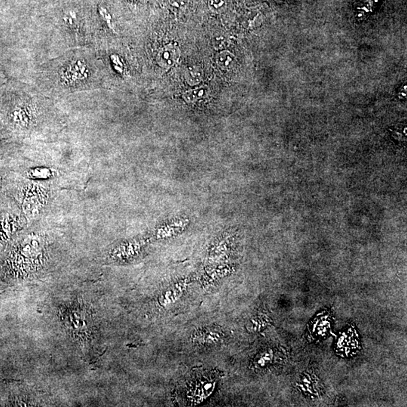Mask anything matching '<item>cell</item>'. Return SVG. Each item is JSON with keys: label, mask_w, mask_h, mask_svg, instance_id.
<instances>
[{"label": "cell", "mask_w": 407, "mask_h": 407, "mask_svg": "<svg viewBox=\"0 0 407 407\" xmlns=\"http://www.w3.org/2000/svg\"><path fill=\"white\" fill-rule=\"evenodd\" d=\"M46 200L45 192L41 187L32 185L29 187L25 195L23 202V211L28 216H34L39 213Z\"/></svg>", "instance_id": "obj_1"}, {"label": "cell", "mask_w": 407, "mask_h": 407, "mask_svg": "<svg viewBox=\"0 0 407 407\" xmlns=\"http://www.w3.org/2000/svg\"><path fill=\"white\" fill-rule=\"evenodd\" d=\"M181 57V51L178 45L170 43L165 45L158 53L156 61L161 67L169 69L175 66Z\"/></svg>", "instance_id": "obj_2"}, {"label": "cell", "mask_w": 407, "mask_h": 407, "mask_svg": "<svg viewBox=\"0 0 407 407\" xmlns=\"http://www.w3.org/2000/svg\"><path fill=\"white\" fill-rule=\"evenodd\" d=\"M209 94L207 86H200L186 91L183 94V98L188 104H194L198 100L205 98Z\"/></svg>", "instance_id": "obj_3"}, {"label": "cell", "mask_w": 407, "mask_h": 407, "mask_svg": "<svg viewBox=\"0 0 407 407\" xmlns=\"http://www.w3.org/2000/svg\"><path fill=\"white\" fill-rule=\"evenodd\" d=\"M203 69L199 66H193L187 68L184 74L186 82L190 86H194L202 82L204 78Z\"/></svg>", "instance_id": "obj_4"}, {"label": "cell", "mask_w": 407, "mask_h": 407, "mask_svg": "<svg viewBox=\"0 0 407 407\" xmlns=\"http://www.w3.org/2000/svg\"><path fill=\"white\" fill-rule=\"evenodd\" d=\"M235 62V57L228 51L219 52L216 57V63L220 69L230 70L232 69Z\"/></svg>", "instance_id": "obj_5"}, {"label": "cell", "mask_w": 407, "mask_h": 407, "mask_svg": "<svg viewBox=\"0 0 407 407\" xmlns=\"http://www.w3.org/2000/svg\"><path fill=\"white\" fill-rule=\"evenodd\" d=\"M225 5H226L225 0H208L209 8L215 14L223 12Z\"/></svg>", "instance_id": "obj_6"}, {"label": "cell", "mask_w": 407, "mask_h": 407, "mask_svg": "<svg viewBox=\"0 0 407 407\" xmlns=\"http://www.w3.org/2000/svg\"><path fill=\"white\" fill-rule=\"evenodd\" d=\"M204 338L206 343H216L219 340H220L222 335L220 333H218L216 330H210V331H207Z\"/></svg>", "instance_id": "obj_7"}, {"label": "cell", "mask_w": 407, "mask_h": 407, "mask_svg": "<svg viewBox=\"0 0 407 407\" xmlns=\"http://www.w3.org/2000/svg\"><path fill=\"white\" fill-rule=\"evenodd\" d=\"M32 178H47L51 176V171L48 168H39L32 170L30 173Z\"/></svg>", "instance_id": "obj_8"}, {"label": "cell", "mask_w": 407, "mask_h": 407, "mask_svg": "<svg viewBox=\"0 0 407 407\" xmlns=\"http://www.w3.org/2000/svg\"><path fill=\"white\" fill-rule=\"evenodd\" d=\"M188 3L189 0H169L170 5L176 9H185Z\"/></svg>", "instance_id": "obj_9"}]
</instances>
